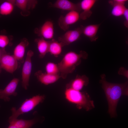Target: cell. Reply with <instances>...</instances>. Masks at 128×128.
Here are the masks:
<instances>
[{"label": "cell", "instance_id": "1", "mask_svg": "<svg viewBox=\"0 0 128 128\" xmlns=\"http://www.w3.org/2000/svg\"><path fill=\"white\" fill-rule=\"evenodd\" d=\"M105 74L100 75L99 82L101 84L108 102V113L111 118L117 115L116 109L118 103L122 96H128V82L122 83H111L107 81Z\"/></svg>", "mask_w": 128, "mask_h": 128}, {"label": "cell", "instance_id": "2", "mask_svg": "<svg viewBox=\"0 0 128 128\" xmlns=\"http://www.w3.org/2000/svg\"><path fill=\"white\" fill-rule=\"evenodd\" d=\"M88 55L84 50L80 51L78 53L72 51L66 53L58 64L61 78H66L68 75L73 73L80 64L82 60L87 59Z\"/></svg>", "mask_w": 128, "mask_h": 128}, {"label": "cell", "instance_id": "3", "mask_svg": "<svg viewBox=\"0 0 128 128\" xmlns=\"http://www.w3.org/2000/svg\"><path fill=\"white\" fill-rule=\"evenodd\" d=\"M64 96L68 102L76 106L79 109L88 111L95 108L93 101L86 91H81L70 88H66Z\"/></svg>", "mask_w": 128, "mask_h": 128}, {"label": "cell", "instance_id": "4", "mask_svg": "<svg viewBox=\"0 0 128 128\" xmlns=\"http://www.w3.org/2000/svg\"><path fill=\"white\" fill-rule=\"evenodd\" d=\"M45 98V95L39 94L26 99L17 109L15 107H12L11 110L12 114L9 118V122L17 119L21 115L32 110L37 105L43 102Z\"/></svg>", "mask_w": 128, "mask_h": 128}, {"label": "cell", "instance_id": "5", "mask_svg": "<svg viewBox=\"0 0 128 128\" xmlns=\"http://www.w3.org/2000/svg\"><path fill=\"white\" fill-rule=\"evenodd\" d=\"M34 54L31 50L28 51L25 59L24 62L22 72V85L25 90L28 89L29 86V81L32 70L31 58Z\"/></svg>", "mask_w": 128, "mask_h": 128}, {"label": "cell", "instance_id": "6", "mask_svg": "<svg viewBox=\"0 0 128 128\" xmlns=\"http://www.w3.org/2000/svg\"><path fill=\"white\" fill-rule=\"evenodd\" d=\"M80 18V13L77 11H69L65 16H61L58 19L60 27L65 31H67L70 26L76 23Z\"/></svg>", "mask_w": 128, "mask_h": 128}, {"label": "cell", "instance_id": "7", "mask_svg": "<svg viewBox=\"0 0 128 128\" xmlns=\"http://www.w3.org/2000/svg\"><path fill=\"white\" fill-rule=\"evenodd\" d=\"M82 26L75 29L67 31L58 38L59 41L63 46L68 45L76 41L80 38L82 34Z\"/></svg>", "mask_w": 128, "mask_h": 128}, {"label": "cell", "instance_id": "8", "mask_svg": "<svg viewBox=\"0 0 128 128\" xmlns=\"http://www.w3.org/2000/svg\"><path fill=\"white\" fill-rule=\"evenodd\" d=\"M18 61L13 55L7 53L4 55L0 60V65L2 69L11 73H13L19 68Z\"/></svg>", "mask_w": 128, "mask_h": 128}, {"label": "cell", "instance_id": "9", "mask_svg": "<svg viewBox=\"0 0 128 128\" xmlns=\"http://www.w3.org/2000/svg\"><path fill=\"white\" fill-rule=\"evenodd\" d=\"M19 80L17 78L12 79L4 89H0V99L5 102H9L10 100L11 96H16L17 93L16 90Z\"/></svg>", "mask_w": 128, "mask_h": 128}, {"label": "cell", "instance_id": "10", "mask_svg": "<svg viewBox=\"0 0 128 128\" xmlns=\"http://www.w3.org/2000/svg\"><path fill=\"white\" fill-rule=\"evenodd\" d=\"M35 32L38 36L45 40H52L54 33L53 23L51 21H46L39 28H36Z\"/></svg>", "mask_w": 128, "mask_h": 128}, {"label": "cell", "instance_id": "11", "mask_svg": "<svg viewBox=\"0 0 128 128\" xmlns=\"http://www.w3.org/2000/svg\"><path fill=\"white\" fill-rule=\"evenodd\" d=\"M50 5L51 7L69 11H75L79 12L81 10L80 3H75L68 0H57Z\"/></svg>", "mask_w": 128, "mask_h": 128}, {"label": "cell", "instance_id": "12", "mask_svg": "<svg viewBox=\"0 0 128 128\" xmlns=\"http://www.w3.org/2000/svg\"><path fill=\"white\" fill-rule=\"evenodd\" d=\"M89 79L86 75H77L66 86V88H70L77 91H81L83 87L87 85Z\"/></svg>", "mask_w": 128, "mask_h": 128}, {"label": "cell", "instance_id": "13", "mask_svg": "<svg viewBox=\"0 0 128 128\" xmlns=\"http://www.w3.org/2000/svg\"><path fill=\"white\" fill-rule=\"evenodd\" d=\"M35 75L40 82L46 85L56 82L61 78L60 75L50 74L44 73L41 70L36 72Z\"/></svg>", "mask_w": 128, "mask_h": 128}, {"label": "cell", "instance_id": "14", "mask_svg": "<svg viewBox=\"0 0 128 128\" xmlns=\"http://www.w3.org/2000/svg\"><path fill=\"white\" fill-rule=\"evenodd\" d=\"M29 44L27 40L24 38L14 48L13 55L17 60L21 63L24 62L23 58L26 49Z\"/></svg>", "mask_w": 128, "mask_h": 128}, {"label": "cell", "instance_id": "15", "mask_svg": "<svg viewBox=\"0 0 128 128\" xmlns=\"http://www.w3.org/2000/svg\"><path fill=\"white\" fill-rule=\"evenodd\" d=\"M96 0H83L80 3L81 10L80 14V18L85 20L91 15L92 12L91 9L96 2Z\"/></svg>", "mask_w": 128, "mask_h": 128}, {"label": "cell", "instance_id": "16", "mask_svg": "<svg viewBox=\"0 0 128 128\" xmlns=\"http://www.w3.org/2000/svg\"><path fill=\"white\" fill-rule=\"evenodd\" d=\"M37 3V1L36 0H16L15 4L21 10L22 15L24 13L26 16H27L30 14L29 10L34 9Z\"/></svg>", "mask_w": 128, "mask_h": 128}, {"label": "cell", "instance_id": "17", "mask_svg": "<svg viewBox=\"0 0 128 128\" xmlns=\"http://www.w3.org/2000/svg\"><path fill=\"white\" fill-rule=\"evenodd\" d=\"M101 24H90L82 27V34L88 37L91 42L95 41L98 38L97 32Z\"/></svg>", "mask_w": 128, "mask_h": 128}, {"label": "cell", "instance_id": "18", "mask_svg": "<svg viewBox=\"0 0 128 128\" xmlns=\"http://www.w3.org/2000/svg\"><path fill=\"white\" fill-rule=\"evenodd\" d=\"M42 121L37 118L29 120L16 119L9 123L13 124L18 128H31L36 123Z\"/></svg>", "mask_w": 128, "mask_h": 128}, {"label": "cell", "instance_id": "19", "mask_svg": "<svg viewBox=\"0 0 128 128\" xmlns=\"http://www.w3.org/2000/svg\"><path fill=\"white\" fill-rule=\"evenodd\" d=\"M38 50L39 53L40 58H42L48 53L49 46V41H47L42 37L35 39Z\"/></svg>", "mask_w": 128, "mask_h": 128}, {"label": "cell", "instance_id": "20", "mask_svg": "<svg viewBox=\"0 0 128 128\" xmlns=\"http://www.w3.org/2000/svg\"><path fill=\"white\" fill-rule=\"evenodd\" d=\"M15 3V0L4 1L0 5V14L4 16L11 14L14 10Z\"/></svg>", "mask_w": 128, "mask_h": 128}, {"label": "cell", "instance_id": "21", "mask_svg": "<svg viewBox=\"0 0 128 128\" xmlns=\"http://www.w3.org/2000/svg\"><path fill=\"white\" fill-rule=\"evenodd\" d=\"M48 52L56 57H58L61 53L62 47L61 44L53 38L49 41Z\"/></svg>", "mask_w": 128, "mask_h": 128}, {"label": "cell", "instance_id": "22", "mask_svg": "<svg viewBox=\"0 0 128 128\" xmlns=\"http://www.w3.org/2000/svg\"><path fill=\"white\" fill-rule=\"evenodd\" d=\"M46 73L51 75H60L58 64L53 62H48L45 67Z\"/></svg>", "mask_w": 128, "mask_h": 128}, {"label": "cell", "instance_id": "23", "mask_svg": "<svg viewBox=\"0 0 128 128\" xmlns=\"http://www.w3.org/2000/svg\"><path fill=\"white\" fill-rule=\"evenodd\" d=\"M113 8L111 11V14L115 17H120L123 15L126 8L124 5L114 4L111 5Z\"/></svg>", "mask_w": 128, "mask_h": 128}, {"label": "cell", "instance_id": "24", "mask_svg": "<svg viewBox=\"0 0 128 128\" xmlns=\"http://www.w3.org/2000/svg\"><path fill=\"white\" fill-rule=\"evenodd\" d=\"M9 37L6 35H0V47L5 48V47L10 43Z\"/></svg>", "mask_w": 128, "mask_h": 128}, {"label": "cell", "instance_id": "25", "mask_svg": "<svg viewBox=\"0 0 128 128\" xmlns=\"http://www.w3.org/2000/svg\"><path fill=\"white\" fill-rule=\"evenodd\" d=\"M118 74L120 75H122L127 78H128V71L124 67H120L118 71Z\"/></svg>", "mask_w": 128, "mask_h": 128}, {"label": "cell", "instance_id": "26", "mask_svg": "<svg viewBox=\"0 0 128 128\" xmlns=\"http://www.w3.org/2000/svg\"><path fill=\"white\" fill-rule=\"evenodd\" d=\"M128 1L127 0H113L109 1V3L111 5L114 4H118L124 5Z\"/></svg>", "mask_w": 128, "mask_h": 128}, {"label": "cell", "instance_id": "27", "mask_svg": "<svg viewBox=\"0 0 128 128\" xmlns=\"http://www.w3.org/2000/svg\"><path fill=\"white\" fill-rule=\"evenodd\" d=\"M125 21L124 23V26L127 28L128 27V9L127 8L126 9L123 14Z\"/></svg>", "mask_w": 128, "mask_h": 128}, {"label": "cell", "instance_id": "28", "mask_svg": "<svg viewBox=\"0 0 128 128\" xmlns=\"http://www.w3.org/2000/svg\"><path fill=\"white\" fill-rule=\"evenodd\" d=\"M6 53L5 48H0V60L3 56Z\"/></svg>", "mask_w": 128, "mask_h": 128}, {"label": "cell", "instance_id": "29", "mask_svg": "<svg viewBox=\"0 0 128 128\" xmlns=\"http://www.w3.org/2000/svg\"><path fill=\"white\" fill-rule=\"evenodd\" d=\"M8 128H18L14 125L11 123H9V125Z\"/></svg>", "mask_w": 128, "mask_h": 128}, {"label": "cell", "instance_id": "30", "mask_svg": "<svg viewBox=\"0 0 128 128\" xmlns=\"http://www.w3.org/2000/svg\"><path fill=\"white\" fill-rule=\"evenodd\" d=\"M2 68L1 66L0 65V74L2 70Z\"/></svg>", "mask_w": 128, "mask_h": 128}, {"label": "cell", "instance_id": "31", "mask_svg": "<svg viewBox=\"0 0 128 128\" xmlns=\"http://www.w3.org/2000/svg\"><path fill=\"white\" fill-rule=\"evenodd\" d=\"M0 107H1V106H0Z\"/></svg>", "mask_w": 128, "mask_h": 128}]
</instances>
